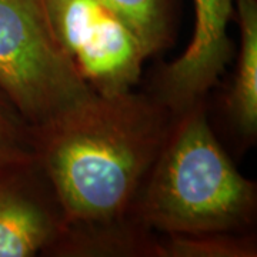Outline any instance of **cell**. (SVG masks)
Segmentation results:
<instances>
[{"label": "cell", "instance_id": "obj_10", "mask_svg": "<svg viewBox=\"0 0 257 257\" xmlns=\"http://www.w3.org/2000/svg\"><path fill=\"white\" fill-rule=\"evenodd\" d=\"M30 156V126L0 87V163Z\"/></svg>", "mask_w": 257, "mask_h": 257}, {"label": "cell", "instance_id": "obj_4", "mask_svg": "<svg viewBox=\"0 0 257 257\" xmlns=\"http://www.w3.org/2000/svg\"><path fill=\"white\" fill-rule=\"evenodd\" d=\"M56 40L93 92L135 90L152 53L128 22L99 0H43Z\"/></svg>", "mask_w": 257, "mask_h": 257}, {"label": "cell", "instance_id": "obj_9", "mask_svg": "<svg viewBox=\"0 0 257 257\" xmlns=\"http://www.w3.org/2000/svg\"><path fill=\"white\" fill-rule=\"evenodd\" d=\"M163 257H256L257 241L250 233L169 234L162 239Z\"/></svg>", "mask_w": 257, "mask_h": 257}, {"label": "cell", "instance_id": "obj_1", "mask_svg": "<svg viewBox=\"0 0 257 257\" xmlns=\"http://www.w3.org/2000/svg\"><path fill=\"white\" fill-rule=\"evenodd\" d=\"M173 119L152 93L130 90L94 93L30 127L32 155L63 211L62 233L145 223L139 197Z\"/></svg>", "mask_w": 257, "mask_h": 257}, {"label": "cell", "instance_id": "obj_5", "mask_svg": "<svg viewBox=\"0 0 257 257\" xmlns=\"http://www.w3.org/2000/svg\"><path fill=\"white\" fill-rule=\"evenodd\" d=\"M236 0H194V32L183 55L165 64L157 73L150 92L173 114L204 101L219 82L234 46L229 23Z\"/></svg>", "mask_w": 257, "mask_h": 257}, {"label": "cell", "instance_id": "obj_8", "mask_svg": "<svg viewBox=\"0 0 257 257\" xmlns=\"http://www.w3.org/2000/svg\"><path fill=\"white\" fill-rule=\"evenodd\" d=\"M136 29L152 56L169 47L175 36L176 0H99Z\"/></svg>", "mask_w": 257, "mask_h": 257}, {"label": "cell", "instance_id": "obj_6", "mask_svg": "<svg viewBox=\"0 0 257 257\" xmlns=\"http://www.w3.org/2000/svg\"><path fill=\"white\" fill-rule=\"evenodd\" d=\"M63 230V211L33 155L0 163V257L43 254Z\"/></svg>", "mask_w": 257, "mask_h": 257}, {"label": "cell", "instance_id": "obj_3", "mask_svg": "<svg viewBox=\"0 0 257 257\" xmlns=\"http://www.w3.org/2000/svg\"><path fill=\"white\" fill-rule=\"evenodd\" d=\"M0 87L30 127L94 94L56 40L43 0H0Z\"/></svg>", "mask_w": 257, "mask_h": 257}, {"label": "cell", "instance_id": "obj_7", "mask_svg": "<svg viewBox=\"0 0 257 257\" xmlns=\"http://www.w3.org/2000/svg\"><path fill=\"white\" fill-rule=\"evenodd\" d=\"M240 30L233 83L226 100L227 116L234 132L247 142L257 136V0H236Z\"/></svg>", "mask_w": 257, "mask_h": 257}, {"label": "cell", "instance_id": "obj_2", "mask_svg": "<svg viewBox=\"0 0 257 257\" xmlns=\"http://www.w3.org/2000/svg\"><path fill=\"white\" fill-rule=\"evenodd\" d=\"M256 206V184L217 140L204 101L175 114L139 197L140 219L165 236L246 233Z\"/></svg>", "mask_w": 257, "mask_h": 257}]
</instances>
